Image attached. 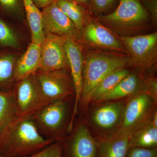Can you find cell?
Here are the masks:
<instances>
[{"instance_id":"cell-5","label":"cell","mask_w":157,"mask_h":157,"mask_svg":"<svg viewBox=\"0 0 157 157\" xmlns=\"http://www.w3.org/2000/svg\"><path fill=\"white\" fill-rule=\"evenodd\" d=\"M148 19L147 10L140 0H119L117 9L109 14L98 16L96 20L121 36L141 30Z\"/></svg>"},{"instance_id":"cell-32","label":"cell","mask_w":157,"mask_h":157,"mask_svg":"<svg viewBox=\"0 0 157 157\" xmlns=\"http://www.w3.org/2000/svg\"><path fill=\"white\" fill-rule=\"evenodd\" d=\"M73 2L78 4L79 6L83 7L85 9L90 10V7L91 0H70Z\"/></svg>"},{"instance_id":"cell-30","label":"cell","mask_w":157,"mask_h":157,"mask_svg":"<svg viewBox=\"0 0 157 157\" xmlns=\"http://www.w3.org/2000/svg\"><path fill=\"white\" fill-rule=\"evenodd\" d=\"M145 9H147L151 14L154 23L157 22V0H142Z\"/></svg>"},{"instance_id":"cell-24","label":"cell","mask_w":157,"mask_h":157,"mask_svg":"<svg viewBox=\"0 0 157 157\" xmlns=\"http://www.w3.org/2000/svg\"><path fill=\"white\" fill-rule=\"evenodd\" d=\"M0 45L3 47L17 48L19 45L16 34L12 29L0 18Z\"/></svg>"},{"instance_id":"cell-19","label":"cell","mask_w":157,"mask_h":157,"mask_svg":"<svg viewBox=\"0 0 157 157\" xmlns=\"http://www.w3.org/2000/svg\"><path fill=\"white\" fill-rule=\"evenodd\" d=\"M131 147L157 148V127L151 122L134 131L130 135Z\"/></svg>"},{"instance_id":"cell-4","label":"cell","mask_w":157,"mask_h":157,"mask_svg":"<svg viewBox=\"0 0 157 157\" xmlns=\"http://www.w3.org/2000/svg\"><path fill=\"white\" fill-rule=\"evenodd\" d=\"M126 99L90 102L79 115L92 135L98 140H107L117 133L122 121Z\"/></svg>"},{"instance_id":"cell-17","label":"cell","mask_w":157,"mask_h":157,"mask_svg":"<svg viewBox=\"0 0 157 157\" xmlns=\"http://www.w3.org/2000/svg\"><path fill=\"white\" fill-rule=\"evenodd\" d=\"M130 148V135L116 134L107 140H98V157H126Z\"/></svg>"},{"instance_id":"cell-2","label":"cell","mask_w":157,"mask_h":157,"mask_svg":"<svg viewBox=\"0 0 157 157\" xmlns=\"http://www.w3.org/2000/svg\"><path fill=\"white\" fill-rule=\"evenodd\" d=\"M127 55L117 52L93 50L88 52L84 57L83 83L78 114L86 110L94 90L104 77L116 70L128 67Z\"/></svg>"},{"instance_id":"cell-14","label":"cell","mask_w":157,"mask_h":157,"mask_svg":"<svg viewBox=\"0 0 157 157\" xmlns=\"http://www.w3.org/2000/svg\"><path fill=\"white\" fill-rule=\"evenodd\" d=\"M42 9V26L45 34H52L78 41L79 32L56 2Z\"/></svg>"},{"instance_id":"cell-20","label":"cell","mask_w":157,"mask_h":157,"mask_svg":"<svg viewBox=\"0 0 157 157\" xmlns=\"http://www.w3.org/2000/svg\"><path fill=\"white\" fill-rule=\"evenodd\" d=\"M131 72V70L125 67L116 70L109 73L101 80L94 90L91 97L90 102H100L107 93L115 87Z\"/></svg>"},{"instance_id":"cell-1","label":"cell","mask_w":157,"mask_h":157,"mask_svg":"<svg viewBox=\"0 0 157 157\" xmlns=\"http://www.w3.org/2000/svg\"><path fill=\"white\" fill-rule=\"evenodd\" d=\"M39 133L31 117H14L0 132V155L27 157L53 143Z\"/></svg>"},{"instance_id":"cell-23","label":"cell","mask_w":157,"mask_h":157,"mask_svg":"<svg viewBox=\"0 0 157 157\" xmlns=\"http://www.w3.org/2000/svg\"><path fill=\"white\" fill-rule=\"evenodd\" d=\"M15 117V107L11 90H0V132Z\"/></svg>"},{"instance_id":"cell-29","label":"cell","mask_w":157,"mask_h":157,"mask_svg":"<svg viewBox=\"0 0 157 157\" xmlns=\"http://www.w3.org/2000/svg\"><path fill=\"white\" fill-rule=\"evenodd\" d=\"M20 0H0V8L8 13H14L19 11Z\"/></svg>"},{"instance_id":"cell-16","label":"cell","mask_w":157,"mask_h":157,"mask_svg":"<svg viewBox=\"0 0 157 157\" xmlns=\"http://www.w3.org/2000/svg\"><path fill=\"white\" fill-rule=\"evenodd\" d=\"M41 45L32 42L25 53L17 59L14 72L15 81L34 74L40 69Z\"/></svg>"},{"instance_id":"cell-27","label":"cell","mask_w":157,"mask_h":157,"mask_svg":"<svg viewBox=\"0 0 157 157\" xmlns=\"http://www.w3.org/2000/svg\"><path fill=\"white\" fill-rule=\"evenodd\" d=\"M116 0H91L90 10L97 14L104 13L111 9Z\"/></svg>"},{"instance_id":"cell-25","label":"cell","mask_w":157,"mask_h":157,"mask_svg":"<svg viewBox=\"0 0 157 157\" xmlns=\"http://www.w3.org/2000/svg\"><path fill=\"white\" fill-rule=\"evenodd\" d=\"M27 157H63L62 142H54L36 153Z\"/></svg>"},{"instance_id":"cell-11","label":"cell","mask_w":157,"mask_h":157,"mask_svg":"<svg viewBox=\"0 0 157 157\" xmlns=\"http://www.w3.org/2000/svg\"><path fill=\"white\" fill-rule=\"evenodd\" d=\"M66 37L45 33L41 45V65L39 70L50 71H70L66 50Z\"/></svg>"},{"instance_id":"cell-28","label":"cell","mask_w":157,"mask_h":157,"mask_svg":"<svg viewBox=\"0 0 157 157\" xmlns=\"http://www.w3.org/2000/svg\"><path fill=\"white\" fill-rule=\"evenodd\" d=\"M126 157H157V148L131 147Z\"/></svg>"},{"instance_id":"cell-22","label":"cell","mask_w":157,"mask_h":157,"mask_svg":"<svg viewBox=\"0 0 157 157\" xmlns=\"http://www.w3.org/2000/svg\"><path fill=\"white\" fill-rule=\"evenodd\" d=\"M17 60L16 57L12 54L0 53V88L12 86L14 84V69Z\"/></svg>"},{"instance_id":"cell-9","label":"cell","mask_w":157,"mask_h":157,"mask_svg":"<svg viewBox=\"0 0 157 157\" xmlns=\"http://www.w3.org/2000/svg\"><path fill=\"white\" fill-rule=\"evenodd\" d=\"M63 157H98V140L92 135L81 117L62 142Z\"/></svg>"},{"instance_id":"cell-33","label":"cell","mask_w":157,"mask_h":157,"mask_svg":"<svg viewBox=\"0 0 157 157\" xmlns=\"http://www.w3.org/2000/svg\"><path fill=\"white\" fill-rule=\"evenodd\" d=\"M0 157H3L2 156V155H0Z\"/></svg>"},{"instance_id":"cell-18","label":"cell","mask_w":157,"mask_h":157,"mask_svg":"<svg viewBox=\"0 0 157 157\" xmlns=\"http://www.w3.org/2000/svg\"><path fill=\"white\" fill-rule=\"evenodd\" d=\"M30 29L32 42L41 45L45 39L42 26V11L33 0H22Z\"/></svg>"},{"instance_id":"cell-21","label":"cell","mask_w":157,"mask_h":157,"mask_svg":"<svg viewBox=\"0 0 157 157\" xmlns=\"http://www.w3.org/2000/svg\"><path fill=\"white\" fill-rule=\"evenodd\" d=\"M56 3L73 22L78 32L82 31L88 16L86 9L70 0H56Z\"/></svg>"},{"instance_id":"cell-8","label":"cell","mask_w":157,"mask_h":157,"mask_svg":"<svg viewBox=\"0 0 157 157\" xmlns=\"http://www.w3.org/2000/svg\"><path fill=\"white\" fill-rule=\"evenodd\" d=\"M126 101L123 118L116 134L130 135L151 122L157 111V101L146 92L137 93L126 98Z\"/></svg>"},{"instance_id":"cell-12","label":"cell","mask_w":157,"mask_h":157,"mask_svg":"<svg viewBox=\"0 0 157 157\" xmlns=\"http://www.w3.org/2000/svg\"><path fill=\"white\" fill-rule=\"evenodd\" d=\"M82 31V40L90 46L99 50L113 51L120 53L126 52L117 36L97 20H91L88 16Z\"/></svg>"},{"instance_id":"cell-26","label":"cell","mask_w":157,"mask_h":157,"mask_svg":"<svg viewBox=\"0 0 157 157\" xmlns=\"http://www.w3.org/2000/svg\"><path fill=\"white\" fill-rule=\"evenodd\" d=\"M146 85L147 92L157 101V79L152 73L138 74Z\"/></svg>"},{"instance_id":"cell-7","label":"cell","mask_w":157,"mask_h":157,"mask_svg":"<svg viewBox=\"0 0 157 157\" xmlns=\"http://www.w3.org/2000/svg\"><path fill=\"white\" fill-rule=\"evenodd\" d=\"M116 36L128 52V67L135 69L138 74L152 73L157 63V32L129 36Z\"/></svg>"},{"instance_id":"cell-3","label":"cell","mask_w":157,"mask_h":157,"mask_svg":"<svg viewBox=\"0 0 157 157\" xmlns=\"http://www.w3.org/2000/svg\"><path fill=\"white\" fill-rule=\"evenodd\" d=\"M75 97L51 101L31 117L39 133L53 142H63L70 133Z\"/></svg>"},{"instance_id":"cell-13","label":"cell","mask_w":157,"mask_h":157,"mask_svg":"<svg viewBox=\"0 0 157 157\" xmlns=\"http://www.w3.org/2000/svg\"><path fill=\"white\" fill-rule=\"evenodd\" d=\"M65 50L75 90V104L71 124L72 128L78 115V104L82 92L84 57L81 45L74 39H66Z\"/></svg>"},{"instance_id":"cell-6","label":"cell","mask_w":157,"mask_h":157,"mask_svg":"<svg viewBox=\"0 0 157 157\" xmlns=\"http://www.w3.org/2000/svg\"><path fill=\"white\" fill-rule=\"evenodd\" d=\"M11 87L16 117H30L51 102L42 91L35 73L16 80Z\"/></svg>"},{"instance_id":"cell-10","label":"cell","mask_w":157,"mask_h":157,"mask_svg":"<svg viewBox=\"0 0 157 157\" xmlns=\"http://www.w3.org/2000/svg\"><path fill=\"white\" fill-rule=\"evenodd\" d=\"M35 75L42 91L51 101L75 97L74 85L69 70H39Z\"/></svg>"},{"instance_id":"cell-15","label":"cell","mask_w":157,"mask_h":157,"mask_svg":"<svg viewBox=\"0 0 157 157\" xmlns=\"http://www.w3.org/2000/svg\"><path fill=\"white\" fill-rule=\"evenodd\" d=\"M143 92H147L146 85L137 73L132 72L107 93L100 102L126 99Z\"/></svg>"},{"instance_id":"cell-31","label":"cell","mask_w":157,"mask_h":157,"mask_svg":"<svg viewBox=\"0 0 157 157\" xmlns=\"http://www.w3.org/2000/svg\"><path fill=\"white\" fill-rule=\"evenodd\" d=\"M36 6L39 9H44L51 4H52L56 0H33Z\"/></svg>"}]
</instances>
